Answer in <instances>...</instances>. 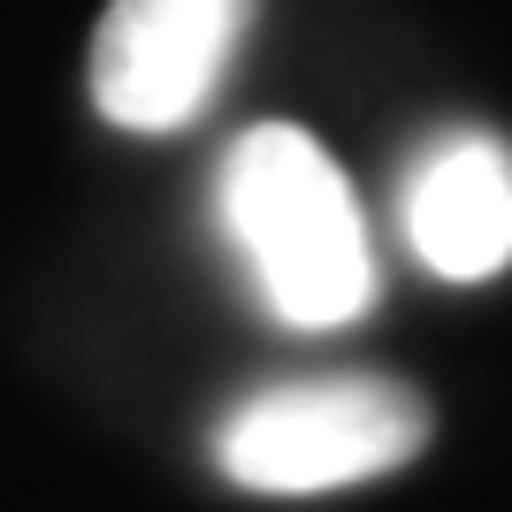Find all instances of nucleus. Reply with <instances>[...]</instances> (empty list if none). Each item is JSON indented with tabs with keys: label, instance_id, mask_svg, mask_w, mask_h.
I'll return each instance as SVG.
<instances>
[{
	"label": "nucleus",
	"instance_id": "nucleus-2",
	"mask_svg": "<svg viewBox=\"0 0 512 512\" xmlns=\"http://www.w3.org/2000/svg\"><path fill=\"white\" fill-rule=\"evenodd\" d=\"M428 444L421 390L390 375H306L222 413L214 467L260 497H321L406 467Z\"/></svg>",
	"mask_w": 512,
	"mask_h": 512
},
{
	"label": "nucleus",
	"instance_id": "nucleus-3",
	"mask_svg": "<svg viewBox=\"0 0 512 512\" xmlns=\"http://www.w3.org/2000/svg\"><path fill=\"white\" fill-rule=\"evenodd\" d=\"M253 0H107L92 31V107L115 130H184L230 77Z\"/></svg>",
	"mask_w": 512,
	"mask_h": 512
},
{
	"label": "nucleus",
	"instance_id": "nucleus-4",
	"mask_svg": "<svg viewBox=\"0 0 512 512\" xmlns=\"http://www.w3.org/2000/svg\"><path fill=\"white\" fill-rule=\"evenodd\" d=\"M406 245L428 276L490 283L512 268V153L490 130H451L406 169Z\"/></svg>",
	"mask_w": 512,
	"mask_h": 512
},
{
	"label": "nucleus",
	"instance_id": "nucleus-1",
	"mask_svg": "<svg viewBox=\"0 0 512 512\" xmlns=\"http://www.w3.org/2000/svg\"><path fill=\"white\" fill-rule=\"evenodd\" d=\"M222 230L283 329H352L375 306V245L344 169L291 123L245 130L214 184Z\"/></svg>",
	"mask_w": 512,
	"mask_h": 512
}]
</instances>
